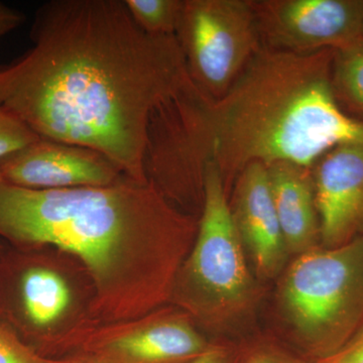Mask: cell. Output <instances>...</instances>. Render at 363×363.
Instances as JSON below:
<instances>
[{
    "label": "cell",
    "instance_id": "cb8c5ba5",
    "mask_svg": "<svg viewBox=\"0 0 363 363\" xmlns=\"http://www.w3.org/2000/svg\"><path fill=\"white\" fill-rule=\"evenodd\" d=\"M363 234V233H362Z\"/></svg>",
    "mask_w": 363,
    "mask_h": 363
},
{
    "label": "cell",
    "instance_id": "5bb4252c",
    "mask_svg": "<svg viewBox=\"0 0 363 363\" xmlns=\"http://www.w3.org/2000/svg\"><path fill=\"white\" fill-rule=\"evenodd\" d=\"M331 83L341 109L363 123V40L334 51Z\"/></svg>",
    "mask_w": 363,
    "mask_h": 363
},
{
    "label": "cell",
    "instance_id": "ba28073f",
    "mask_svg": "<svg viewBox=\"0 0 363 363\" xmlns=\"http://www.w3.org/2000/svg\"><path fill=\"white\" fill-rule=\"evenodd\" d=\"M123 177L96 150L44 138L0 161V181L37 190L107 186Z\"/></svg>",
    "mask_w": 363,
    "mask_h": 363
},
{
    "label": "cell",
    "instance_id": "52a82bcc",
    "mask_svg": "<svg viewBox=\"0 0 363 363\" xmlns=\"http://www.w3.org/2000/svg\"><path fill=\"white\" fill-rule=\"evenodd\" d=\"M262 45L293 52L363 40V0H250Z\"/></svg>",
    "mask_w": 363,
    "mask_h": 363
},
{
    "label": "cell",
    "instance_id": "277c9868",
    "mask_svg": "<svg viewBox=\"0 0 363 363\" xmlns=\"http://www.w3.org/2000/svg\"><path fill=\"white\" fill-rule=\"evenodd\" d=\"M262 294L234 225L220 171L209 162L197 235L171 303L208 330L226 333L252 319Z\"/></svg>",
    "mask_w": 363,
    "mask_h": 363
},
{
    "label": "cell",
    "instance_id": "44dd1931",
    "mask_svg": "<svg viewBox=\"0 0 363 363\" xmlns=\"http://www.w3.org/2000/svg\"><path fill=\"white\" fill-rule=\"evenodd\" d=\"M23 21V16L20 11L0 2V39L16 30Z\"/></svg>",
    "mask_w": 363,
    "mask_h": 363
},
{
    "label": "cell",
    "instance_id": "9a60e30c",
    "mask_svg": "<svg viewBox=\"0 0 363 363\" xmlns=\"http://www.w3.org/2000/svg\"><path fill=\"white\" fill-rule=\"evenodd\" d=\"M131 18L147 35H175L183 0H123Z\"/></svg>",
    "mask_w": 363,
    "mask_h": 363
},
{
    "label": "cell",
    "instance_id": "603a6c76",
    "mask_svg": "<svg viewBox=\"0 0 363 363\" xmlns=\"http://www.w3.org/2000/svg\"><path fill=\"white\" fill-rule=\"evenodd\" d=\"M362 37H363V30H362Z\"/></svg>",
    "mask_w": 363,
    "mask_h": 363
},
{
    "label": "cell",
    "instance_id": "7402d4cb",
    "mask_svg": "<svg viewBox=\"0 0 363 363\" xmlns=\"http://www.w3.org/2000/svg\"><path fill=\"white\" fill-rule=\"evenodd\" d=\"M49 363H97L93 362V360L89 359V358L78 357V355H74L70 358H67V359H61V360H54L50 359Z\"/></svg>",
    "mask_w": 363,
    "mask_h": 363
},
{
    "label": "cell",
    "instance_id": "6da1fadb",
    "mask_svg": "<svg viewBox=\"0 0 363 363\" xmlns=\"http://www.w3.org/2000/svg\"><path fill=\"white\" fill-rule=\"evenodd\" d=\"M33 45L0 69V107L40 138L87 147L147 183L155 111L191 81L175 35H150L123 0H52L35 14Z\"/></svg>",
    "mask_w": 363,
    "mask_h": 363
},
{
    "label": "cell",
    "instance_id": "8fae6325",
    "mask_svg": "<svg viewBox=\"0 0 363 363\" xmlns=\"http://www.w3.org/2000/svg\"><path fill=\"white\" fill-rule=\"evenodd\" d=\"M210 345L180 310L162 311L138 330L86 341L75 355L97 363H187Z\"/></svg>",
    "mask_w": 363,
    "mask_h": 363
},
{
    "label": "cell",
    "instance_id": "ac0fdd59",
    "mask_svg": "<svg viewBox=\"0 0 363 363\" xmlns=\"http://www.w3.org/2000/svg\"><path fill=\"white\" fill-rule=\"evenodd\" d=\"M247 352L229 344H211L206 351L187 363H243Z\"/></svg>",
    "mask_w": 363,
    "mask_h": 363
},
{
    "label": "cell",
    "instance_id": "ffe728a7",
    "mask_svg": "<svg viewBox=\"0 0 363 363\" xmlns=\"http://www.w3.org/2000/svg\"><path fill=\"white\" fill-rule=\"evenodd\" d=\"M243 363H291L281 353L274 348L260 345L245 354Z\"/></svg>",
    "mask_w": 363,
    "mask_h": 363
},
{
    "label": "cell",
    "instance_id": "5b68a950",
    "mask_svg": "<svg viewBox=\"0 0 363 363\" xmlns=\"http://www.w3.org/2000/svg\"><path fill=\"white\" fill-rule=\"evenodd\" d=\"M279 310L303 347L319 358L363 327V234L297 255L281 274Z\"/></svg>",
    "mask_w": 363,
    "mask_h": 363
},
{
    "label": "cell",
    "instance_id": "30bf717a",
    "mask_svg": "<svg viewBox=\"0 0 363 363\" xmlns=\"http://www.w3.org/2000/svg\"><path fill=\"white\" fill-rule=\"evenodd\" d=\"M229 198L234 225L257 278L283 274L289 255L277 215L267 166L252 162L234 181Z\"/></svg>",
    "mask_w": 363,
    "mask_h": 363
},
{
    "label": "cell",
    "instance_id": "7a4b0ae2",
    "mask_svg": "<svg viewBox=\"0 0 363 363\" xmlns=\"http://www.w3.org/2000/svg\"><path fill=\"white\" fill-rule=\"evenodd\" d=\"M199 218L152 184L123 177L95 187L37 190L0 181V235L76 255L106 320L147 316L171 303Z\"/></svg>",
    "mask_w": 363,
    "mask_h": 363
},
{
    "label": "cell",
    "instance_id": "7c38bea8",
    "mask_svg": "<svg viewBox=\"0 0 363 363\" xmlns=\"http://www.w3.org/2000/svg\"><path fill=\"white\" fill-rule=\"evenodd\" d=\"M272 201L289 255L320 245L319 216L313 168L291 162L267 166Z\"/></svg>",
    "mask_w": 363,
    "mask_h": 363
},
{
    "label": "cell",
    "instance_id": "4fadbf2b",
    "mask_svg": "<svg viewBox=\"0 0 363 363\" xmlns=\"http://www.w3.org/2000/svg\"><path fill=\"white\" fill-rule=\"evenodd\" d=\"M21 294L26 316L37 327L54 323L70 305L71 293L65 279L43 267H33L23 274Z\"/></svg>",
    "mask_w": 363,
    "mask_h": 363
},
{
    "label": "cell",
    "instance_id": "d6986e66",
    "mask_svg": "<svg viewBox=\"0 0 363 363\" xmlns=\"http://www.w3.org/2000/svg\"><path fill=\"white\" fill-rule=\"evenodd\" d=\"M315 363H363V327L342 347Z\"/></svg>",
    "mask_w": 363,
    "mask_h": 363
},
{
    "label": "cell",
    "instance_id": "9c48e42d",
    "mask_svg": "<svg viewBox=\"0 0 363 363\" xmlns=\"http://www.w3.org/2000/svg\"><path fill=\"white\" fill-rule=\"evenodd\" d=\"M320 245L338 247L363 233V143L325 152L313 167Z\"/></svg>",
    "mask_w": 363,
    "mask_h": 363
},
{
    "label": "cell",
    "instance_id": "2e32d148",
    "mask_svg": "<svg viewBox=\"0 0 363 363\" xmlns=\"http://www.w3.org/2000/svg\"><path fill=\"white\" fill-rule=\"evenodd\" d=\"M40 138L18 117L0 107V161Z\"/></svg>",
    "mask_w": 363,
    "mask_h": 363
},
{
    "label": "cell",
    "instance_id": "8992f818",
    "mask_svg": "<svg viewBox=\"0 0 363 363\" xmlns=\"http://www.w3.org/2000/svg\"><path fill=\"white\" fill-rule=\"evenodd\" d=\"M191 80L218 100L262 48L250 0H183L175 33Z\"/></svg>",
    "mask_w": 363,
    "mask_h": 363
},
{
    "label": "cell",
    "instance_id": "e0dca14e",
    "mask_svg": "<svg viewBox=\"0 0 363 363\" xmlns=\"http://www.w3.org/2000/svg\"><path fill=\"white\" fill-rule=\"evenodd\" d=\"M0 363H49V358L26 345L13 332L0 327Z\"/></svg>",
    "mask_w": 363,
    "mask_h": 363
},
{
    "label": "cell",
    "instance_id": "3957f363",
    "mask_svg": "<svg viewBox=\"0 0 363 363\" xmlns=\"http://www.w3.org/2000/svg\"><path fill=\"white\" fill-rule=\"evenodd\" d=\"M333 54L262 45L220 99L197 87L184 93L169 126L174 159L194 176L214 162L229 195L252 162L313 168L336 145L363 143V123L346 114L334 96Z\"/></svg>",
    "mask_w": 363,
    "mask_h": 363
}]
</instances>
